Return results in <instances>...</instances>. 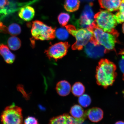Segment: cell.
Segmentation results:
<instances>
[{
  "label": "cell",
  "instance_id": "1",
  "mask_svg": "<svg viewBox=\"0 0 124 124\" xmlns=\"http://www.w3.org/2000/svg\"><path fill=\"white\" fill-rule=\"evenodd\" d=\"M116 69V66L112 62L107 59L101 60L96 71L97 84L105 89L112 85L117 76Z\"/></svg>",
  "mask_w": 124,
  "mask_h": 124
},
{
  "label": "cell",
  "instance_id": "2",
  "mask_svg": "<svg viewBox=\"0 0 124 124\" xmlns=\"http://www.w3.org/2000/svg\"><path fill=\"white\" fill-rule=\"evenodd\" d=\"M87 29L92 32L93 38L98 44L104 46L108 51L114 49L119 34L104 31L97 27L94 21Z\"/></svg>",
  "mask_w": 124,
  "mask_h": 124
},
{
  "label": "cell",
  "instance_id": "3",
  "mask_svg": "<svg viewBox=\"0 0 124 124\" xmlns=\"http://www.w3.org/2000/svg\"><path fill=\"white\" fill-rule=\"evenodd\" d=\"M94 23L97 27L104 31L119 34L115 29L118 24L115 15L107 10H101L94 16Z\"/></svg>",
  "mask_w": 124,
  "mask_h": 124
},
{
  "label": "cell",
  "instance_id": "4",
  "mask_svg": "<svg viewBox=\"0 0 124 124\" xmlns=\"http://www.w3.org/2000/svg\"><path fill=\"white\" fill-rule=\"evenodd\" d=\"M69 33L75 37L76 42L72 46L73 50H81L87 44L93 36L92 32L87 29H77L74 26L69 25L66 26Z\"/></svg>",
  "mask_w": 124,
  "mask_h": 124
},
{
  "label": "cell",
  "instance_id": "5",
  "mask_svg": "<svg viewBox=\"0 0 124 124\" xmlns=\"http://www.w3.org/2000/svg\"><path fill=\"white\" fill-rule=\"evenodd\" d=\"M55 31V29L41 21L37 20L32 22L31 33L35 39L43 41L53 39Z\"/></svg>",
  "mask_w": 124,
  "mask_h": 124
},
{
  "label": "cell",
  "instance_id": "6",
  "mask_svg": "<svg viewBox=\"0 0 124 124\" xmlns=\"http://www.w3.org/2000/svg\"><path fill=\"white\" fill-rule=\"evenodd\" d=\"M3 124H22V109L14 103L7 107L1 116Z\"/></svg>",
  "mask_w": 124,
  "mask_h": 124
},
{
  "label": "cell",
  "instance_id": "7",
  "mask_svg": "<svg viewBox=\"0 0 124 124\" xmlns=\"http://www.w3.org/2000/svg\"><path fill=\"white\" fill-rule=\"evenodd\" d=\"M70 46L68 42H59L50 46L46 51L45 53L49 59L56 60L63 58L66 55Z\"/></svg>",
  "mask_w": 124,
  "mask_h": 124
},
{
  "label": "cell",
  "instance_id": "8",
  "mask_svg": "<svg viewBox=\"0 0 124 124\" xmlns=\"http://www.w3.org/2000/svg\"><path fill=\"white\" fill-rule=\"evenodd\" d=\"M92 4L86 6L80 17L77 21L78 29H87L94 21V15L92 9Z\"/></svg>",
  "mask_w": 124,
  "mask_h": 124
},
{
  "label": "cell",
  "instance_id": "9",
  "mask_svg": "<svg viewBox=\"0 0 124 124\" xmlns=\"http://www.w3.org/2000/svg\"><path fill=\"white\" fill-rule=\"evenodd\" d=\"M85 46V53L90 58H100L108 52L104 46L97 44L91 40Z\"/></svg>",
  "mask_w": 124,
  "mask_h": 124
},
{
  "label": "cell",
  "instance_id": "10",
  "mask_svg": "<svg viewBox=\"0 0 124 124\" xmlns=\"http://www.w3.org/2000/svg\"><path fill=\"white\" fill-rule=\"evenodd\" d=\"M82 124L81 122L67 114L52 117L49 123V124Z\"/></svg>",
  "mask_w": 124,
  "mask_h": 124
},
{
  "label": "cell",
  "instance_id": "11",
  "mask_svg": "<svg viewBox=\"0 0 124 124\" xmlns=\"http://www.w3.org/2000/svg\"><path fill=\"white\" fill-rule=\"evenodd\" d=\"M122 0H99L101 7L111 12L118 10Z\"/></svg>",
  "mask_w": 124,
  "mask_h": 124
},
{
  "label": "cell",
  "instance_id": "12",
  "mask_svg": "<svg viewBox=\"0 0 124 124\" xmlns=\"http://www.w3.org/2000/svg\"><path fill=\"white\" fill-rule=\"evenodd\" d=\"M87 117L91 122H97L102 120L103 117V112L101 108L94 107L85 111Z\"/></svg>",
  "mask_w": 124,
  "mask_h": 124
},
{
  "label": "cell",
  "instance_id": "13",
  "mask_svg": "<svg viewBox=\"0 0 124 124\" xmlns=\"http://www.w3.org/2000/svg\"><path fill=\"white\" fill-rule=\"evenodd\" d=\"M70 113L73 117L82 123L87 117L85 111L81 106L78 105H74L71 107Z\"/></svg>",
  "mask_w": 124,
  "mask_h": 124
},
{
  "label": "cell",
  "instance_id": "14",
  "mask_svg": "<svg viewBox=\"0 0 124 124\" xmlns=\"http://www.w3.org/2000/svg\"><path fill=\"white\" fill-rule=\"evenodd\" d=\"M35 10L33 8L30 6L23 7L20 9L18 16L24 21H29L33 19L35 15Z\"/></svg>",
  "mask_w": 124,
  "mask_h": 124
},
{
  "label": "cell",
  "instance_id": "15",
  "mask_svg": "<svg viewBox=\"0 0 124 124\" xmlns=\"http://www.w3.org/2000/svg\"><path fill=\"white\" fill-rule=\"evenodd\" d=\"M56 89L59 95L66 96L70 93L71 86L69 82L65 80H61L57 83Z\"/></svg>",
  "mask_w": 124,
  "mask_h": 124
},
{
  "label": "cell",
  "instance_id": "16",
  "mask_svg": "<svg viewBox=\"0 0 124 124\" xmlns=\"http://www.w3.org/2000/svg\"><path fill=\"white\" fill-rule=\"evenodd\" d=\"M0 55L8 64H12L15 59V55L11 52L8 47L5 45H0Z\"/></svg>",
  "mask_w": 124,
  "mask_h": 124
},
{
  "label": "cell",
  "instance_id": "17",
  "mask_svg": "<svg viewBox=\"0 0 124 124\" xmlns=\"http://www.w3.org/2000/svg\"><path fill=\"white\" fill-rule=\"evenodd\" d=\"M80 5V1L79 0H65L64 7L67 11L72 12L78 10Z\"/></svg>",
  "mask_w": 124,
  "mask_h": 124
},
{
  "label": "cell",
  "instance_id": "18",
  "mask_svg": "<svg viewBox=\"0 0 124 124\" xmlns=\"http://www.w3.org/2000/svg\"><path fill=\"white\" fill-rule=\"evenodd\" d=\"M8 44L11 49L16 51L19 49L21 46V40L17 37L12 36L10 37L8 40Z\"/></svg>",
  "mask_w": 124,
  "mask_h": 124
},
{
  "label": "cell",
  "instance_id": "19",
  "mask_svg": "<svg viewBox=\"0 0 124 124\" xmlns=\"http://www.w3.org/2000/svg\"><path fill=\"white\" fill-rule=\"evenodd\" d=\"M85 91V87L83 84L80 82H76L72 86V92L75 96H80L83 94Z\"/></svg>",
  "mask_w": 124,
  "mask_h": 124
},
{
  "label": "cell",
  "instance_id": "20",
  "mask_svg": "<svg viewBox=\"0 0 124 124\" xmlns=\"http://www.w3.org/2000/svg\"><path fill=\"white\" fill-rule=\"evenodd\" d=\"M115 15L118 24L124 22V0H122L118 12Z\"/></svg>",
  "mask_w": 124,
  "mask_h": 124
},
{
  "label": "cell",
  "instance_id": "21",
  "mask_svg": "<svg viewBox=\"0 0 124 124\" xmlns=\"http://www.w3.org/2000/svg\"><path fill=\"white\" fill-rule=\"evenodd\" d=\"M21 27L16 23H12L8 27V32L12 35H19L21 33Z\"/></svg>",
  "mask_w": 124,
  "mask_h": 124
},
{
  "label": "cell",
  "instance_id": "22",
  "mask_svg": "<svg viewBox=\"0 0 124 124\" xmlns=\"http://www.w3.org/2000/svg\"><path fill=\"white\" fill-rule=\"evenodd\" d=\"M91 102L90 97L87 94H82L79 97L78 102L82 107H87L91 104Z\"/></svg>",
  "mask_w": 124,
  "mask_h": 124
},
{
  "label": "cell",
  "instance_id": "23",
  "mask_svg": "<svg viewBox=\"0 0 124 124\" xmlns=\"http://www.w3.org/2000/svg\"><path fill=\"white\" fill-rule=\"evenodd\" d=\"M69 32L67 29L63 28H60L55 31V35L58 39L64 40L69 37Z\"/></svg>",
  "mask_w": 124,
  "mask_h": 124
},
{
  "label": "cell",
  "instance_id": "24",
  "mask_svg": "<svg viewBox=\"0 0 124 124\" xmlns=\"http://www.w3.org/2000/svg\"><path fill=\"white\" fill-rule=\"evenodd\" d=\"M70 18V16L69 14L64 12L60 13L58 17L59 23L63 27L66 26Z\"/></svg>",
  "mask_w": 124,
  "mask_h": 124
},
{
  "label": "cell",
  "instance_id": "25",
  "mask_svg": "<svg viewBox=\"0 0 124 124\" xmlns=\"http://www.w3.org/2000/svg\"><path fill=\"white\" fill-rule=\"evenodd\" d=\"M9 2V0H0V13L7 14Z\"/></svg>",
  "mask_w": 124,
  "mask_h": 124
},
{
  "label": "cell",
  "instance_id": "26",
  "mask_svg": "<svg viewBox=\"0 0 124 124\" xmlns=\"http://www.w3.org/2000/svg\"><path fill=\"white\" fill-rule=\"evenodd\" d=\"M24 124H39L37 119L33 116H28L25 119Z\"/></svg>",
  "mask_w": 124,
  "mask_h": 124
},
{
  "label": "cell",
  "instance_id": "27",
  "mask_svg": "<svg viewBox=\"0 0 124 124\" xmlns=\"http://www.w3.org/2000/svg\"><path fill=\"white\" fill-rule=\"evenodd\" d=\"M119 66L121 70L124 74V55H122V58L119 62Z\"/></svg>",
  "mask_w": 124,
  "mask_h": 124
},
{
  "label": "cell",
  "instance_id": "28",
  "mask_svg": "<svg viewBox=\"0 0 124 124\" xmlns=\"http://www.w3.org/2000/svg\"><path fill=\"white\" fill-rule=\"evenodd\" d=\"M8 27L5 26L3 23L0 21V32L7 33L8 32Z\"/></svg>",
  "mask_w": 124,
  "mask_h": 124
},
{
  "label": "cell",
  "instance_id": "29",
  "mask_svg": "<svg viewBox=\"0 0 124 124\" xmlns=\"http://www.w3.org/2000/svg\"><path fill=\"white\" fill-rule=\"evenodd\" d=\"M115 124H124V122L122 121H119L116 122Z\"/></svg>",
  "mask_w": 124,
  "mask_h": 124
},
{
  "label": "cell",
  "instance_id": "30",
  "mask_svg": "<svg viewBox=\"0 0 124 124\" xmlns=\"http://www.w3.org/2000/svg\"><path fill=\"white\" fill-rule=\"evenodd\" d=\"M119 54L122 55H124V49H122V50H121L120 52H119Z\"/></svg>",
  "mask_w": 124,
  "mask_h": 124
},
{
  "label": "cell",
  "instance_id": "31",
  "mask_svg": "<svg viewBox=\"0 0 124 124\" xmlns=\"http://www.w3.org/2000/svg\"><path fill=\"white\" fill-rule=\"evenodd\" d=\"M122 30H123V33H124V23L123 26H122Z\"/></svg>",
  "mask_w": 124,
  "mask_h": 124
},
{
  "label": "cell",
  "instance_id": "32",
  "mask_svg": "<svg viewBox=\"0 0 124 124\" xmlns=\"http://www.w3.org/2000/svg\"><path fill=\"white\" fill-rule=\"evenodd\" d=\"M123 79L124 80V74L123 76Z\"/></svg>",
  "mask_w": 124,
  "mask_h": 124
}]
</instances>
